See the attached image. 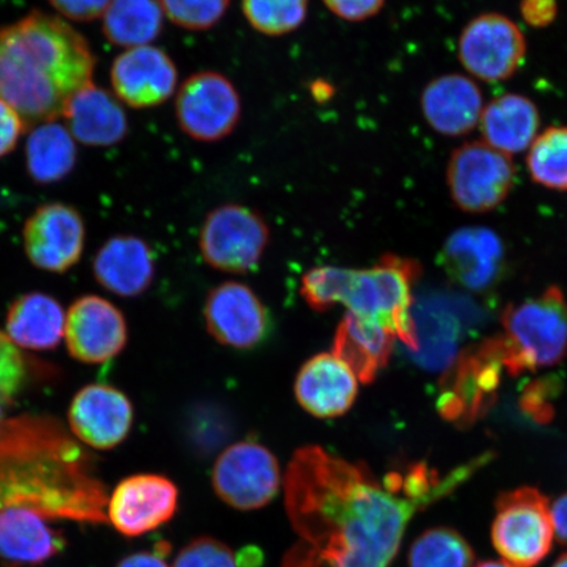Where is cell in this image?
<instances>
[{"label":"cell","instance_id":"obj_20","mask_svg":"<svg viewBox=\"0 0 567 567\" xmlns=\"http://www.w3.org/2000/svg\"><path fill=\"white\" fill-rule=\"evenodd\" d=\"M295 393L305 411L328 420L352 408L359 393V380L334 353H318L297 374Z\"/></svg>","mask_w":567,"mask_h":567},{"label":"cell","instance_id":"obj_12","mask_svg":"<svg viewBox=\"0 0 567 567\" xmlns=\"http://www.w3.org/2000/svg\"><path fill=\"white\" fill-rule=\"evenodd\" d=\"M503 363V339L487 340L467 351L445 375L439 411L445 420L470 423L492 405Z\"/></svg>","mask_w":567,"mask_h":567},{"label":"cell","instance_id":"obj_22","mask_svg":"<svg viewBox=\"0 0 567 567\" xmlns=\"http://www.w3.org/2000/svg\"><path fill=\"white\" fill-rule=\"evenodd\" d=\"M502 240L480 226L463 228L446 239L442 265L453 280L471 290H484L494 284L503 261Z\"/></svg>","mask_w":567,"mask_h":567},{"label":"cell","instance_id":"obj_16","mask_svg":"<svg viewBox=\"0 0 567 567\" xmlns=\"http://www.w3.org/2000/svg\"><path fill=\"white\" fill-rule=\"evenodd\" d=\"M111 84L113 94L131 109H154L176 94L179 71L158 47L132 48L113 61Z\"/></svg>","mask_w":567,"mask_h":567},{"label":"cell","instance_id":"obj_31","mask_svg":"<svg viewBox=\"0 0 567 567\" xmlns=\"http://www.w3.org/2000/svg\"><path fill=\"white\" fill-rule=\"evenodd\" d=\"M243 13L255 32L282 38L307 21L309 0H243Z\"/></svg>","mask_w":567,"mask_h":567},{"label":"cell","instance_id":"obj_4","mask_svg":"<svg viewBox=\"0 0 567 567\" xmlns=\"http://www.w3.org/2000/svg\"><path fill=\"white\" fill-rule=\"evenodd\" d=\"M420 275L421 266L416 261L386 254L370 269L331 266L310 269L302 278L301 295L317 311L342 303L349 313L382 326L409 349L417 351L411 290Z\"/></svg>","mask_w":567,"mask_h":567},{"label":"cell","instance_id":"obj_3","mask_svg":"<svg viewBox=\"0 0 567 567\" xmlns=\"http://www.w3.org/2000/svg\"><path fill=\"white\" fill-rule=\"evenodd\" d=\"M95 66L89 41L65 19L32 11L0 27V99L27 126L62 117Z\"/></svg>","mask_w":567,"mask_h":567},{"label":"cell","instance_id":"obj_19","mask_svg":"<svg viewBox=\"0 0 567 567\" xmlns=\"http://www.w3.org/2000/svg\"><path fill=\"white\" fill-rule=\"evenodd\" d=\"M484 106L478 84L463 74L436 76L421 94L425 123L444 137H463L476 130Z\"/></svg>","mask_w":567,"mask_h":567},{"label":"cell","instance_id":"obj_45","mask_svg":"<svg viewBox=\"0 0 567 567\" xmlns=\"http://www.w3.org/2000/svg\"><path fill=\"white\" fill-rule=\"evenodd\" d=\"M551 567H567V553H564V555L559 556Z\"/></svg>","mask_w":567,"mask_h":567},{"label":"cell","instance_id":"obj_14","mask_svg":"<svg viewBox=\"0 0 567 567\" xmlns=\"http://www.w3.org/2000/svg\"><path fill=\"white\" fill-rule=\"evenodd\" d=\"M127 338L123 311L101 296L80 297L66 313L68 351L81 363H106L123 352Z\"/></svg>","mask_w":567,"mask_h":567},{"label":"cell","instance_id":"obj_37","mask_svg":"<svg viewBox=\"0 0 567 567\" xmlns=\"http://www.w3.org/2000/svg\"><path fill=\"white\" fill-rule=\"evenodd\" d=\"M27 124L16 109L0 99V158L16 151Z\"/></svg>","mask_w":567,"mask_h":567},{"label":"cell","instance_id":"obj_18","mask_svg":"<svg viewBox=\"0 0 567 567\" xmlns=\"http://www.w3.org/2000/svg\"><path fill=\"white\" fill-rule=\"evenodd\" d=\"M205 323L218 343L248 350L258 346L268 331L267 309L245 284L228 281L213 288L205 301Z\"/></svg>","mask_w":567,"mask_h":567},{"label":"cell","instance_id":"obj_21","mask_svg":"<svg viewBox=\"0 0 567 567\" xmlns=\"http://www.w3.org/2000/svg\"><path fill=\"white\" fill-rule=\"evenodd\" d=\"M92 271L99 286L109 292L126 299L138 297L154 280L153 252L144 239L118 234L99 248L92 260Z\"/></svg>","mask_w":567,"mask_h":567},{"label":"cell","instance_id":"obj_27","mask_svg":"<svg viewBox=\"0 0 567 567\" xmlns=\"http://www.w3.org/2000/svg\"><path fill=\"white\" fill-rule=\"evenodd\" d=\"M75 140L66 125L49 122L33 126L25 144L27 172L39 184L65 179L76 165Z\"/></svg>","mask_w":567,"mask_h":567},{"label":"cell","instance_id":"obj_23","mask_svg":"<svg viewBox=\"0 0 567 567\" xmlns=\"http://www.w3.org/2000/svg\"><path fill=\"white\" fill-rule=\"evenodd\" d=\"M62 117L71 136L90 147L117 145L130 127L122 102L94 82L71 99Z\"/></svg>","mask_w":567,"mask_h":567},{"label":"cell","instance_id":"obj_25","mask_svg":"<svg viewBox=\"0 0 567 567\" xmlns=\"http://www.w3.org/2000/svg\"><path fill=\"white\" fill-rule=\"evenodd\" d=\"M66 313L54 297L41 292L21 295L6 317V336L19 349L51 351L65 338Z\"/></svg>","mask_w":567,"mask_h":567},{"label":"cell","instance_id":"obj_41","mask_svg":"<svg viewBox=\"0 0 567 567\" xmlns=\"http://www.w3.org/2000/svg\"><path fill=\"white\" fill-rule=\"evenodd\" d=\"M553 526L557 540L567 547V493L559 495L550 505Z\"/></svg>","mask_w":567,"mask_h":567},{"label":"cell","instance_id":"obj_38","mask_svg":"<svg viewBox=\"0 0 567 567\" xmlns=\"http://www.w3.org/2000/svg\"><path fill=\"white\" fill-rule=\"evenodd\" d=\"M520 16L532 28H547L558 17L557 0H522Z\"/></svg>","mask_w":567,"mask_h":567},{"label":"cell","instance_id":"obj_5","mask_svg":"<svg viewBox=\"0 0 567 567\" xmlns=\"http://www.w3.org/2000/svg\"><path fill=\"white\" fill-rule=\"evenodd\" d=\"M503 363L516 375L559 363L567 353V302L561 289L508 307L502 317Z\"/></svg>","mask_w":567,"mask_h":567},{"label":"cell","instance_id":"obj_26","mask_svg":"<svg viewBox=\"0 0 567 567\" xmlns=\"http://www.w3.org/2000/svg\"><path fill=\"white\" fill-rule=\"evenodd\" d=\"M394 339L382 326L347 311L338 326L332 353L351 368L359 381L370 384L388 365Z\"/></svg>","mask_w":567,"mask_h":567},{"label":"cell","instance_id":"obj_36","mask_svg":"<svg viewBox=\"0 0 567 567\" xmlns=\"http://www.w3.org/2000/svg\"><path fill=\"white\" fill-rule=\"evenodd\" d=\"M63 19L89 23L103 18L111 0H49Z\"/></svg>","mask_w":567,"mask_h":567},{"label":"cell","instance_id":"obj_34","mask_svg":"<svg viewBox=\"0 0 567 567\" xmlns=\"http://www.w3.org/2000/svg\"><path fill=\"white\" fill-rule=\"evenodd\" d=\"M174 567H238L228 545L212 537L196 538L177 555Z\"/></svg>","mask_w":567,"mask_h":567},{"label":"cell","instance_id":"obj_28","mask_svg":"<svg viewBox=\"0 0 567 567\" xmlns=\"http://www.w3.org/2000/svg\"><path fill=\"white\" fill-rule=\"evenodd\" d=\"M159 0H111L103 16V33L125 49L152 45L165 27Z\"/></svg>","mask_w":567,"mask_h":567},{"label":"cell","instance_id":"obj_1","mask_svg":"<svg viewBox=\"0 0 567 567\" xmlns=\"http://www.w3.org/2000/svg\"><path fill=\"white\" fill-rule=\"evenodd\" d=\"M284 487L289 519L321 567H386L420 512L380 484L365 464L318 445L295 452Z\"/></svg>","mask_w":567,"mask_h":567},{"label":"cell","instance_id":"obj_2","mask_svg":"<svg viewBox=\"0 0 567 567\" xmlns=\"http://www.w3.org/2000/svg\"><path fill=\"white\" fill-rule=\"evenodd\" d=\"M94 461L60 421L24 414L0 427V519L104 524Z\"/></svg>","mask_w":567,"mask_h":567},{"label":"cell","instance_id":"obj_9","mask_svg":"<svg viewBox=\"0 0 567 567\" xmlns=\"http://www.w3.org/2000/svg\"><path fill=\"white\" fill-rule=\"evenodd\" d=\"M268 243L269 228L264 216L240 204H224L210 210L198 238L204 260L229 274L252 271Z\"/></svg>","mask_w":567,"mask_h":567},{"label":"cell","instance_id":"obj_8","mask_svg":"<svg viewBox=\"0 0 567 567\" xmlns=\"http://www.w3.org/2000/svg\"><path fill=\"white\" fill-rule=\"evenodd\" d=\"M243 110L236 84L215 70L188 76L175 94L177 126L187 137L203 144L231 136L243 118Z\"/></svg>","mask_w":567,"mask_h":567},{"label":"cell","instance_id":"obj_10","mask_svg":"<svg viewBox=\"0 0 567 567\" xmlns=\"http://www.w3.org/2000/svg\"><path fill=\"white\" fill-rule=\"evenodd\" d=\"M527 39L513 19L499 12L473 18L461 31L457 55L471 78L487 83L508 81L523 66Z\"/></svg>","mask_w":567,"mask_h":567},{"label":"cell","instance_id":"obj_32","mask_svg":"<svg viewBox=\"0 0 567 567\" xmlns=\"http://www.w3.org/2000/svg\"><path fill=\"white\" fill-rule=\"evenodd\" d=\"M165 17L189 32L212 30L229 11L231 0H159Z\"/></svg>","mask_w":567,"mask_h":567},{"label":"cell","instance_id":"obj_30","mask_svg":"<svg viewBox=\"0 0 567 567\" xmlns=\"http://www.w3.org/2000/svg\"><path fill=\"white\" fill-rule=\"evenodd\" d=\"M474 561L470 542L450 527L425 529L409 551V567H474Z\"/></svg>","mask_w":567,"mask_h":567},{"label":"cell","instance_id":"obj_44","mask_svg":"<svg viewBox=\"0 0 567 567\" xmlns=\"http://www.w3.org/2000/svg\"><path fill=\"white\" fill-rule=\"evenodd\" d=\"M9 406L4 405L2 401H0V427H2V424L7 421V411H9Z\"/></svg>","mask_w":567,"mask_h":567},{"label":"cell","instance_id":"obj_40","mask_svg":"<svg viewBox=\"0 0 567 567\" xmlns=\"http://www.w3.org/2000/svg\"><path fill=\"white\" fill-rule=\"evenodd\" d=\"M169 553L167 543H159L152 551H138L127 556L117 567H168L166 556Z\"/></svg>","mask_w":567,"mask_h":567},{"label":"cell","instance_id":"obj_13","mask_svg":"<svg viewBox=\"0 0 567 567\" xmlns=\"http://www.w3.org/2000/svg\"><path fill=\"white\" fill-rule=\"evenodd\" d=\"M27 258L42 271L65 274L81 260L86 245V226L71 205H40L23 229Z\"/></svg>","mask_w":567,"mask_h":567},{"label":"cell","instance_id":"obj_6","mask_svg":"<svg viewBox=\"0 0 567 567\" xmlns=\"http://www.w3.org/2000/svg\"><path fill=\"white\" fill-rule=\"evenodd\" d=\"M550 503L538 488L523 486L498 495L492 542L507 563L517 567H534L553 548Z\"/></svg>","mask_w":567,"mask_h":567},{"label":"cell","instance_id":"obj_43","mask_svg":"<svg viewBox=\"0 0 567 567\" xmlns=\"http://www.w3.org/2000/svg\"><path fill=\"white\" fill-rule=\"evenodd\" d=\"M474 567H517L513 564H509L507 561H484L480 563Z\"/></svg>","mask_w":567,"mask_h":567},{"label":"cell","instance_id":"obj_7","mask_svg":"<svg viewBox=\"0 0 567 567\" xmlns=\"http://www.w3.org/2000/svg\"><path fill=\"white\" fill-rule=\"evenodd\" d=\"M445 181L457 208L482 215L507 200L515 186L516 166L512 155L484 141H467L452 152Z\"/></svg>","mask_w":567,"mask_h":567},{"label":"cell","instance_id":"obj_35","mask_svg":"<svg viewBox=\"0 0 567 567\" xmlns=\"http://www.w3.org/2000/svg\"><path fill=\"white\" fill-rule=\"evenodd\" d=\"M332 16L347 23H363L378 17L386 0H322Z\"/></svg>","mask_w":567,"mask_h":567},{"label":"cell","instance_id":"obj_39","mask_svg":"<svg viewBox=\"0 0 567 567\" xmlns=\"http://www.w3.org/2000/svg\"><path fill=\"white\" fill-rule=\"evenodd\" d=\"M547 384L535 382L523 396V408L538 421H547L551 416V408L547 399Z\"/></svg>","mask_w":567,"mask_h":567},{"label":"cell","instance_id":"obj_15","mask_svg":"<svg viewBox=\"0 0 567 567\" xmlns=\"http://www.w3.org/2000/svg\"><path fill=\"white\" fill-rule=\"evenodd\" d=\"M134 409L122 390L106 384L84 386L68 410L70 434L96 451L116 449L130 436Z\"/></svg>","mask_w":567,"mask_h":567},{"label":"cell","instance_id":"obj_24","mask_svg":"<svg viewBox=\"0 0 567 567\" xmlns=\"http://www.w3.org/2000/svg\"><path fill=\"white\" fill-rule=\"evenodd\" d=\"M540 125L536 103L526 95L508 92L485 104L478 127L481 141L513 157L528 151Z\"/></svg>","mask_w":567,"mask_h":567},{"label":"cell","instance_id":"obj_29","mask_svg":"<svg viewBox=\"0 0 567 567\" xmlns=\"http://www.w3.org/2000/svg\"><path fill=\"white\" fill-rule=\"evenodd\" d=\"M530 179L538 186L567 190V125H553L538 133L527 151Z\"/></svg>","mask_w":567,"mask_h":567},{"label":"cell","instance_id":"obj_11","mask_svg":"<svg viewBox=\"0 0 567 567\" xmlns=\"http://www.w3.org/2000/svg\"><path fill=\"white\" fill-rule=\"evenodd\" d=\"M212 484L226 505L243 512L265 507L279 492V461L257 442L233 444L213 466Z\"/></svg>","mask_w":567,"mask_h":567},{"label":"cell","instance_id":"obj_42","mask_svg":"<svg viewBox=\"0 0 567 567\" xmlns=\"http://www.w3.org/2000/svg\"><path fill=\"white\" fill-rule=\"evenodd\" d=\"M282 567H316V557L309 545L301 542L284 557Z\"/></svg>","mask_w":567,"mask_h":567},{"label":"cell","instance_id":"obj_33","mask_svg":"<svg viewBox=\"0 0 567 567\" xmlns=\"http://www.w3.org/2000/svg\"><path fill=\"white\" fill-rule=\"evenodd\" d=\"M27 380V361L19 347L0 331V401L11 408Z\"/></svg>","mask_w":567,"mask_h":567},{"label":"cell","instance_id":"obj_17","mask_svg":"<svg viewBox=\"0 0 567 567\" xmlns=\"http://www.w3.org/2000/svg\"><path fill=\"white\" fill-rule=\"evenodd\" d=\"M179 492L158 474H136L117 485L109 499V519L120 534L138 537L172 520Z\"/></svg>","mask_w":567,"mask_h":567}]
</instances>
